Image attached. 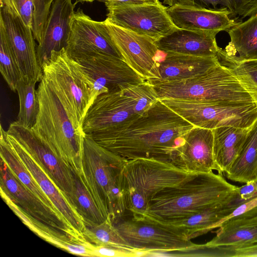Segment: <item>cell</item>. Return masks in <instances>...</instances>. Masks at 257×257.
Here are the masks:
<instances>
[{"instance_id": "obj_1", "label": "cell", "mask_w": 257, "mask_h": 257, "mask_svg": "<svg viewBox=\"0 0 257 257\" xmlns=\"http://www.w3.org/2000/svg\"><path fill=\"white\" fill-rule=\"evenodd\" d=\"M194 126L159 99L125 127L85 135L127 160L150 158L170 162L174 150Z\"/></svg>"}, {"instance_id": "obj_2", "label": "cell", "mask_w": 257, "mask_h": 257, "mask_svg": "<svg viewBox=\"0 0 257 257\" xmlns=\"http://www.w3.org/2000/svg\"><path fill=\"white\" fill-rule=\"evenodd\" d=\"M238 189L228 182L222 173L197 174L180 185L158 192L141 218L171 221L210 208L230 205L237 198Z\"/></svg>"}, {"instance_id": "obj_3", "label": "cell", "mask_w": 257, "mask_h": 257, "mask_svg": "<svg viewBox=\"0 0 257 257\" xmlns=\"http://www.w3.org/2000/svg\"><path fill=\"white\" fill-rule=\"evenodd\" d=\"M127 161L85 135L79 177L102 215L112 224L122 218L126 210L122 173Z\"/></svg>"}, {"instance_id": "obj_4", "label": "cell", "mask_w": 257, "mask_h": 257, "mask_svg": "<svg viewBox=\"0 0 257 257\" xmlns=\"http://www.w3.org/2000/svg\"><path fill=\"white\" fill-rule=\"evenodd\" d=\"M42 68L43 78L57 96L75 129L85 136L83 121L95 99L89 77L65 48L53 51Z\"/></svg>"}, {"instance_id": "obj_5", "label": "cell", "mask_w": 257, "mask_h": 257, "mask_svg": "<svg viewBox=\"0 0 257 257\" xmlns=\"http://www.w3.org/2000/svg\"><path fill=\"white\" fill-rule=\"evenodd\" d=\"M197 174L180 169L169 161L150 158L127 160L122 173L126 210L134 218H142L150 200L158 192L180 185Z\"/></svg>"}, {"instance_id": "obj_6", "label": "cell", "mask_w": 257, "mask_h": 257, "mask_svg": "<svg viewBox=\"0 0 257 257\" xmlns=\"http://www.w3.org/2000/svg\"><path fill=\"white\" fill-rule=\"evenodd\" d=\"M37 91L40 110L33 128L66 166L80 176L84 136L77 132L57 96L43 77Z\"/></svg>"}, {"instance_id": "obj_7", "label": "cell", "mask_w": 257, "mask_h": 257, "mask_svg": "<svg viewBox=\"0 0 257 257\" xmlns=\"http://www.w3.org/2000/svg\"><path fill=\"white\" fill-rule=\"evenodd\" d=\"M148 81L123 90L98 96L83 124L85 135L122 128L143 115L159 99Z\"/></svg>"}, {"instance_id": "obj_8", "label": "cell", "mask_w": 257, "mask_h": 257, "mask_svg": "<svg viewBox=\"0 0 257 257\" xmlns=\"http://www.w3.org/2000/svg\"><path fill=\"white\" fill-rule=\"evenodd\" d=\"M2 197L10 200L24 215L22 221L36 235L53 245L61 241L83 242L65 220L29 190L1 159Z\"/></svg>"}, {"instance_id": "obj_9", "label": "cell", "mask_w": 257, "mask_h": 257, "mask_svg": "<svg viewBox=\"0 0 257 257\" xmlns=\"http://www.w3.org/2000/svg\"><path fill=\"white\" fill-rule=\"evenodd\" d=\"M159 99L222 103L255 102L235 75L219 64L205 73L183 80L153 85Z\"/></svg>"}, {"instance_id": "obj_10", "label": "cell", "mask_w": 257, "mask_h": 257, "mask_svg": "<svg viewBox=\"0 0 257 257\" xmlns=\"http://www.w3.org/2000/svg\"><path fill=\"white\" fill-rule=\"evenodd\" d=\"M160 100L194 126L210 130L221 126L248 129L257 120L255 102L222 103L170 98Z\"/></svg>"}, {"instance_id": "obj_11", "label": "cell", "mask_w": 257, "mask_h": 257, "mask_svg": "<svg viewBox=\"0 0 257 257\" xmlns=\"http://www.w3.org/2000/svg\"><path fill=\"white\" fill-rule=\"evenodd\" d=\"M113 225L132 248L147 253H165L182 251L196 245L181 235L145 218H120Z\"/></svg>"}, {"instance_id": "obj_12", "label": "cell", "mask_w": 257, "mask_h": 257, "mask_svg": "<svg viewBox=\"0 0 257 257\" xmlns=\"http://www.w3.org/2000/svg\"><path fill=\"white\" fill-rule=\"evenodd\" d=\"M106 8L110 23L155 42L177 28L161 2Z\"/></svg>"}, {"instance_id": "obj_13", "label": "cell", "mask_w": 257, "mask_h": 257, "mask_svg": "<svg viewBox=\"0 0 257 257\" xmlns=\"http://www.w3.org/2000/svg\"><path fill=\"white\" fill-rule=\"evenodd\" d=\"M0 1V24L4 28L22 76L40 82L43 71L37 58L32 29L25 24L12 0Z\"/></svg>"}, {"instance_id": "obj_14", "label": "cell", "mask_w": 257, "mask_h": 257, "mask_svg": "<svg viewBox=\"0 0 257 257\" xmlns=\"http://www.w3.org/2000/svg\"><path fill=\"white\" fill-rule=\"evenodd\" d=\"M7 132L38 163L72 205L74 192L72 171L57 156L33 128L25 127L15 121L11 123Z\"/></svg>"}, {"instance_id": "obj_15", "label": "cell", "mask_w": 257, "mask_h": 257, "mask_svg": "<svg viewBox=\"0 0 257 257\" xmlns=\"http://www.w3.org/2000/svg\"><path fill=\"white\" fill-rule=\"evenodd\" d=\"M72 59L91 80L95 98L101 94L120 91L147 81L123 59L114 56L100 54Z\"/></svg>"}, {"instance_id": "obj_16", "label": "cell", "mask_w": 257, "mask_h": 257, "mask_svg": "<svg viewBox=\"0 0 257 257\" xmlns=\"http://www.w3.org/2000/svg\"><path fill=\"white\" fill-rule=\"evenodd\" d=\"M65 50L72 58L101 54L123 59L105 21L93 20L80 9L74 13Z\"/></svg>"}, {"instance_id": "obj_17", "label": "cell", "mask_w": 257, "mask_h": 257, "mask_svg": "<svg viewBox=\"0 0 257 257\" xmlns=\"http://www.w3.org/2000/svg\"><path fill=\"white\" fill-rule=\"evenodd\" d=\"M111 38L123 60L147 80H158L161 76L155 42L104 20Z\"/></svg>"}, {"instance_id": "obj_18", "label": "cell", "mask_w": 257, "mask_h": 257, "mask_svg": "<svg viewBox=\"0 0 257 257\" xmlns=\"http://www.w3.org/2000/svg\"><path fill=\"white\" fill-rule=\"evenodd\" d=\"M170 162L190 173L217 171L213 157L212 130L194 126L185 135L182 144L172 153Z\"/></svg>"}, {"instance_id": "obj_19", "label": "cell", "mask_w": 257, "mask_h": 257, "mask_svg": "<svg viewBox=\"0 0 257 257\" xmlns=\"http://www.w3.org/2000/svg\"><path fill=\"white\" fill-rule=\"evenodd\" d=\"M9 144L37 181L39 186L62 215L67 223L82 239L85 228L83 219L70 203L61 190L23 147L6 131Z\"/></svg>"}, {"instance_id": "obj_20", "label": "cell", "mask_w": 257, "mask_h": 257, "mask_svg": "<svg viewBox=\"0 0 257 257\" xmlns=\"http://www.w3.org/2000/svg\"><path fill=\"white\" fill-rule=\"evenodd\" d=\"M76 3L72 0H54L44 28L41 40L36 46L38 61L42 64L53 51L66 48Z\"/></svg>"}, {"instance_id": "obj_21", "label": "cell", "mask_w": 257, "mask_h": 257, "mask_svg": "<svg viewBox=\"0 0 257 257\" xmlns=\"http://www.w3.org/2000/svg\"><path fill=\"white\" fill-rule=\"evenodd\" d=\"M166 11L177 28L190 31L218 34L227 32L240 22L231 18L225 9L211 10L175 5L166 7Z\"/></svg>"}, {"instance_id": "obj_22", "label": "cell", "mask_w": 257, "mask_h": 257, "mask_svg": "<svg viewBox=\"0 0 257 257\" xmlns=\"http://www.w3.org/2000/svg\"><path fill=\"white\" fill-rule=\"evenodd\" d=\"M217 34L176 28L155 42L159 51L199 56H217Z\"/></svg>"}, {"instance_id": "obj_23", "label": "cell", "mask_w": 257, "mask_h": 257, "mask_svg": "<svg viewBox=\"0 0 257 257\" xmlns=\"http://www.w3.org/2000/svg\"><path fill=\"white\" fill-rule=\"evenodd\" d=\"M219 63L217 56L166 53L164 59L158 62L160 79L147 81L154 85L188 79L201 75Z\"/></svg>"}, {"instance_id": "obj_24", "label": "cell", "mask_w": 257, "mask_h": 257, "mask_svg": "<svg viewBox=\"0 0 257 257\" xmlns=\"http://www.w3.org/2000/svg\"><path fill=\"white\" fill-rule=\"evenodd\" d=\"M235 207L236 205L230 204L210 208L190 216L171 221L156 222L146 219L191 240L213 229L218 228L223 219L229 215Z\"/></svg>"}, {"instance_id": "obj_25", "label": "cell", "mask_w": 257, "mask_h": 257, "mask_svg": "<svg viewBox=\"0 0 257 257\" xmlns=\"http://www.w3.org/2000/svg\"><path fill=\"white\" fill-rule=\"evenodd\" d=\"M215 236L205 244L210 247H229L234 250L257 243V221L242 215L223 221Z\"/></svg>"}, {"instance_id": "obj_26", "label": "cell", "mask_w": 257, "mask_h": 257, "mask_svg": "<svg viewBox=\"0 0 257 257\" xmlns=\"http://www.w3.org/2000/svg\"><path fill=\"white\" fill-rule=\"evenodd\" d=\"M250 128L221 126L212 130L213 157L218 173H225L229 170L239 155Z\"/></svg>"}, {"instance_id": "obj_27", "label": "cell", "mask_w": 257, "mask_h": 257, "mask_svg": "<svg viewBox=\"0 0 257 257\" xmlns=\"http://www.w3.org/2000/svg\"><path fill=\"white\" fill-rule=\"evenodd\" d=\"M230 41L220 52L237 61L257 59V13L227 31Z\"/></svg>"}, {"instance_id": "obj_28", "label": "cell", "mask_w": 257, "mask_h": 257, "mask_svg": "<svg viewBox=\"0 0 257 257\" xmlns=\"http://www.w3.org/2000/svg\"><path fill=\"white\" fill-rule=\"evenodd\" d=\"M225 174L234 182L245 184L257 181V120L250 128L237 157Z\"/></svg>"}, {"instance_id": "obj_29", "label": "cell", "mask_w": 257, "mask_h": 257, "mask_svg": "<svg viewBox=\"0 0 257 257\" xmlns=\"http://www.w3.org/2000/svg\"><path fill=\"white\" fill-rule=\"evenodd\" d=\"M5 132L6 131L1 125V159L7 164L12 173L29 190L46 206L64 219L49 198L42 190L27 168L9 144L6 137Z\"/></svg>"}, {"instance_id": "obj_30", "label": "cell", "mask_w": 257, "mask_h": 257, "mask_svg": "<svg viewBox=\"0 0 257 257\" xmlns=\"http://www.w3.org/2000/svg\"><path fill=\"white\" fill-rule=\"evenodd\" d=\"M162 3L168 6L178 5L211 10L225 9L235 20L257 13V0H163Z\"/></svg>"}, {"instance_id": "obj_31", "label": "cell", "mask_w": 257, "mask_h": 257, "mask_svg": "<svg viewBox=\"0 0 257 257\" xmlns=\"http://www.w3.org/2000/svg\"><path fill=\"white\" fill-rule=\"evenodd\" d=\"M37 82L22 76L16 88L19 100V111L16 121L27 128H33L39 113L40 103L35 85Z\"/></svg>"}, {"instance_id": "obj_32", "label": "cell", "mask_w": 257, "mask_h": 257, "mask_svg": "<svg viewBox=\"0 0 257 257\" xmlns=\"http://www.w3.org/2000/svg\"><path fill=\"white\" fill-rule=\"evenodd\" d=\"M83 233L85 241L95 246H105L134 250L121 237L113 224L109 221L100 224H86Z\"/></svg>"}, {"instance_id": "obj_33", "label": "cell", "mask_w": 257, "mask_h": 257, "mask_svg": "<svg viewBox=\"0 0 257 257\" xmlns=\"http://www.w3.org/2000/svg\"><path fill=\"white\" fill-rule=\"evenodd\" d=\"M72 172L74 179L72 205L83 219L84 224H100L107 221L79 177Z\"/></svg>"}, {"instance_id": "obj_34", "label": "cell", "mask_w": 257, "mask_h": 257, "mask_svg": "<svg viewBox=\"0 0 257 257\" xmlns=\"http://www.w3.org/2000/svg\"><path fill=\"white\" fill-rule=\"evenodd\" d=\"M220 50L217 55L220 62L235 75L257 104V59L233 60L223 55Z\"/></svg>"}, {"instance_id": "obj_35", "label": "cell", "mask_w": 257, "mask_h": 257, "mask_svg": "<svg viewBox=\"0 0 257 257\" xmlns=\"http://www.w3.org/2000/svg\"><path fill=\"white\" fill-rule=\"evenodd\" d=\"M0 71L9 88L16 92V85L22 76L4 28L1 24Z\"/></svg>"}, {"instance_id": "obj_36", "label": "cell", "mask_w": 257, "mask_h": 257, "mask_svg": "<svg viewBox=\"0 0 257 257\" xmlns=\"http://www.w3.org/2000/svg\"><path fill=\"white\" fill-rule=\"evenodd\" d=\"M54 0H33L34 12L32 31L39 44L46 22L50 7Z\"/></svg>"}, {"instance_id": "obj_37", "label": "cell", "mask_w": 257, "mask_h": 257, "mask_svg": "<svg viewBox=\"0 0 257 257\" xmlns=\"http://www.w3.org/2000/svg\"><path fill=\"white\" fill-rule=\"evenodd\" d=\"M12 1L25 24L32 29L33 0H12Z\"/></svg>"}, {"instance_id": "obj_38", "label": "cell", "mask_w": 257, "mask_h": 257, "mask_svg": "<svg viewBox=\"0 0 257 257\" xmlns=\"http://www.w3.org/2000/svg\"><path fill=\"white\" fill-rule=\"evenodd\" d=\"M257 196V181L245 183L238 189L237 198L231 205L239 204Z\"/></svg>"}, {"instance_id": "obj_39", "label": "cell", "mask_w": 257, "mask_h": 257, "mask_svg": "<svg viewBox=\"0 0 257 257\" xmlns=\"http://www.w3.org/2000/svg\"><path fill=\"white\" fill-rule=\"evenodd\" d=\"M235 257H257V243L234 249Z\"/></svg>"}, {"instance_id": "obj_40", "label": "cell", "mask_w": 257, "mask_h": 257, "mask_svg": "<svg viewBox=\"0 0 257 257\" xmlns=\"http://www.w3.org/2000/svg\"><path fill=\"white\" fill-rule=\"evenodd\" d=\"M106 7L152 3L144 0H103Z\"/></svg>"}, {"instance_id": "obj_41", "label": "cell", "mask_w": 257, "mask_h": 257, "mask_svg": "<svg viewBox=\"0 0 257 257\" xmlns=\"http://www.w3.org/2000/svg\"><path fill=\"white\" fill-rule=\"evenodd\" d=\"M144 1L152 2V3H159L161 2L160 1V0H144Z\"/></svg>"}, {"instance_id": "obj_42", "label": "cell", "mask_w": 257, "mask_h": 257, "mask_svg": "<svg viewBox=\"0 0 257 257\" xmlns=\"http://www.w3.org/2000/svg\"><path fill=\"white\" fill-rule=\"evenodd\" d=\"M250 216H251L257 221V212L254 215Z\"/></svg>"}, {"instance_id": "obj_43", "label": "cell", "mask_w": 257, "mask_h": 257, "mask_svg": "<svg viewBox=\"0 0 257 257\" xmlns=\"http://www.w3.org/2000/svg\"><path fill=\"white\" fill-rule=\"evenodd\" d=\"M81 2H92L94 1H98V0H79Z\"/></svg>"}]
</instances>
